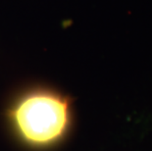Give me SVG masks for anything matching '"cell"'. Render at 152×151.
I'll return each instance as SVG.
<instances>
[{
    "mask_svg": "<svg viewBox=\"0 0 152 151\" xmlns=\"http://www.w3.org/2000/svg\"><path fill=\"white\" fill-rule=\"evenodd\" d=\"M70 115L69 99L49 89L27 92L9 111L17 133L35 146H46L62 139L69 128Z\"/></svg>",
    "mask_w": 152,
    "mask_h": 151,
    "instance_id": "cell-1",
    "label": "cell"
}]
</instances>
